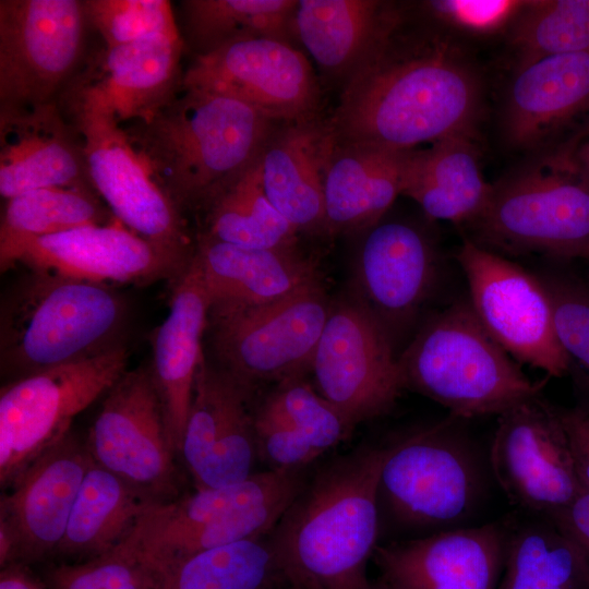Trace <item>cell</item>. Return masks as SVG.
Segmentation results:
<instances>
[{
    "label": "cell",
    "mask_w": 589,
    "mask_h": 589,
    "mask_svg": "<svg viewBox=\"0 0 589 589\" xmlns=\"http://www.w3.org/2000/svg\"><path fill=\"white\" fill-rule=\"evenodd\" d=\"M125 346L3 384L0 390V485L10 489L71 429L74 418L127 371Z\"/></svg>",
    "instance_id": "cell-11"
},
{
    "label": "cell",
    "mask_w": 589,
    "mask_h": 589,
    "mask_svg": "<svg viewBox=\"0 0 589 589\" xmlns=\"http://www.w3.org/2000/svg\"><path fill=\"white\" fill-rule=\"evenodd\" d=\"M412 151L338 142L324 181L325 229H370L402 194Z\"/></svg>",
    "instance_id": "cell-28"
},
{
    "label": "cell",
    "mask_w": 589,
    "mask_h": 589,
    "mask_svg": "<svg viewBox=\"0 0 589 589\" xmlns=\"http://www.w3.org/2000/svg\"><path fill=\"white\" fill-rule=\"evenodd\" d=\"M492 192L479 166L474 135L457 134L412 151L402 195L432 219L468 225Z\"/></svg>",
    "instance_id": "cell-31"
},
{
    "label": "cell",
    "mask_w": 589,
    "mask_h": 589,
    "mask_svg": "<svg viewBox=\"0 0 589 589\" xmlns=\"http://www.w3.org/2000/svg\"><path fill=\"white\" fill-rule=\"evenodd\" d=\"M103 398L86 435L93 461L154 503L179 497L180 457L149 365L125 371Z\"/></svg>",
    "instance_id": "cell-12"
},
{
    "label": "cell",
    "mask_w": 589,
    "mask_h": 589,
    "mask_svg": "<svg viewBox=\"0 0 589 589\" xmlns=\"http://www.w3.org/2000/svg\"><path fill=\"white\" fill-rule=\"evenodd\" d=\"M305 471L266 470L154 504L140 522L146 557L164 574L193 554L269 533L305 484Z\"/></svg>",
    "instance_id": "cell-7"
},
{
    "label": "cell",
    "mask_w": 589,
    "mask_h": 589,
    "mask_svg": "<svg viewBox=\"0 0 589 589\" xmlns=\"http://www.w3.org/2000/svg\"><path fill=\"white\" fill-rule=\"evenodd\" d=\"M64 100L68 120L82 140L94 191L119 221L154 245L181 275L194 254L181 211L155 181L113 116L72 96Z\"/></svg>",
    "instance_id": "cell-8"
},
{
    "label": "cell",
    "mask_w": 589,
    "mask_h": 589,
    "mask_svg": "<svg viewBox=\"0 0 589 589\" xmlns=\"http://www.w3.org/2000/svg\"><path fill=\"white\" fill-rule=\"evenodd\" d=\"M298 1L294 0H188L182 2L185 32L204 55L228 43L267 37L289 43Z\"/></svg>",
    "instance_id": "cell-36"
},
{
    "label": "cell",
    "mask_w": 589,
    "mask_h": 589,
    "mask_svg": "<svg viewBox=\"0 0 589 589\" xmlns=\"http://www.w3.org/2000/svg\"><path fill=\"white\" fill-rule=\"evenodd\" d=\"M182 50L179 31L106 47L67 95L110 113L119 123L145 120L181 89Z\"/></svg>",
    "instance_id": "cell-22"
},
{
    "label": "cell",
    "mask_w": 589,
    "mask_h": 589,
    "mask_svg": "<svg viewBox=\"0 0 589 589\" xmlns=\"http://www.w3.org/2000/svg\"><path fill=\"white\" fill-rule=\"evenodd\" d=\"M285 580L265 537L206 550L172 565L157 589H272Z\"/></svg>",
    "instance_id": "cell-37"
},
{
    "label": "cell",
    "mask_w": 589,
    "mask_h": 589,
    "mask_svg": "<svg viewBox=\"0 0 589 589\" xmlns=\"http://www.w3.org/2000/svg\"><path fill=\"white\" fill-rule=\"evenodd\" d=\"M397 28L347 80L328 121L337 141L405 152L474 135L482 91L470 59L447 36Z\"/></svg>",
    "instance_id": "cell-1"
},
{
    "label": "cell",
    "mask_w": 589,
    "mask_h": 589,
    "mask_svg": "<svg viewBox=\"0 0 589 589\" xmlns=\"http://www.w3.org/2000/svg\"><path fill=\"white\" fill-rule=\"evenodd\" d=\"M527 3L521 0H432L425 5L436 19L453 27L490 35L509 28Z\"/></svg>",
    "instance_id": "cell-44"
},
{
    "label": "cell",
    "mask_w": 589,
    "mask_h": 589,
    "mask_svg": "<svg viewBox=\"0 0 589 589\" xmlns=\"http://www.w3.org/2000/svg\"><path fill=\"white\" fill-rule=\"evenodd\" d=\"M337 137L313 117L275 128L262 153L265 193L299 230L325 229L324 181Z\"/></svg>",
    "instance_id": "cell-27"
},
{
    "label": "cell",
    "mask_w": 589,
    "mask_h": 589,
    "mask_svg": "<svg viewBox=\"0 0 589 589\" xmlns=\"http://www.w3.org/2000/svg\"><path fill=\"white\" fill-rule=\"evenodd\" d=\"M398 23L381 1L299 0L293 29L323 70L349 79Z\"/></svg>",
    "instance_id": "cell-30"
},
{
    "label": "cell",
    "mask_w": 589,
    "mask_h": 589,
    "mask_svg": "<svg viewBox=\"0 0 589 589\" xmlns=\"http://www.w3.org/2000/svg\"><path fill=\"white\" fill-rule=\"evenodd\" d=\"M330 306L318 278L261 305H211L207 326L220 368L250 388L301 376Z\"/></svg>",
    "instance_id": "cell-9"
},
{
    "label": "cell",
    "mask_w": 589,
    "mask_h": 589,
    "mask_svg": "<svg viewBox=\"0 0 589 589\" xmlns=\"http://www.w3.org/2000/svg\"><path fill=\"white\" fill-rule=\"evenodd\" d=\"M19 264L31 271L95 284H146L180 274L142 237L116 217L46 236L25 247ZM109 286V285H108Z\"/></svg>",
    "instance_id": "cell-23"
},
{
    "label": "cell",
    "mask_w": 589,
    "mask_h": 589,
    "mask_svg": "<svg viewBox=\"0 0 589 589\" xmlns=\"http://www.w3.org/2000/svg\"><path fill=\"white\" fill-rule=\"evenodd\" d=\"M154 504L157 503L93 461L52 560L80 563L109 551L134 530Z\"/></svg>",
    "instance_id": "cell-32"
},
{
    "label": "cell",
    "mask_w": 589,
    "mask_h": 589,
    "mask_svg": "<svg viewBox=\"0 0 589 589\" xmlns=\"http://www.w3.org/2000/svg\"><path fill=\"white\" fill-rule=\"evenodd\" d=\"M550 518L589 558V490L584 489L567 507Z\"/></svg>",
    "instance_id": "cell-46"
},
{
    "label": "cell",
    "mask_w": 589,
    "mask_h": 589,
    "mask_svg": "<svg viewBox=\"0 0 589 589\" xmlns=\"http://www.w3.org/2000/svg\"><path fill=\"white\" fill-rule=\"evenodd\" d=\"M92 464L86 436L72 428L1 496V567L52 560Z\"/></svg>",
    "instance_id": "cell-17"
},
{
    "label": "cell",
    "mask_w": 589,
    "mask_h": 589,
    "mask_svg": "<svg viewBox=\"0 0 589 589\" xmlns=\"http://www.w3.org/2000/svg\"><path fill=\"white\" fill-rule=\"evenodd\" d=\"M574 157L581 179L589 187V131L575 151Z\"/></svg>",
    "instance_id": "cell-48"
},
{
    "label": "cell",
    "mask_w": 589,
    "mask_h": 589,
    "mask_svg": "<svg viewBox=\"0 0 589 589\" xmlns=\"http://www.w3.org/2000/svg\"><path fill=\"white\" fill-rule=\"evenodd\" d=\"M369 589H395L390 585H388L385 580L382 578L377 581H371Z\"/></svg>",
    "instance_id": "cell-49"
},
{
    "label": "cell",
    "mask_w": 589,
    "mask_h": 589,
    "mask_svg": "<svg viewBox=\"0 0 589 589\" xmlns=\"http://www.w3.org/2000/svg\"><path fill=\"white\" fill-rule=\"evenodd\" d=\"M440 272L435 242L414 224L387 220L368 229L357 257L358 296L393 345L432 297Z\"/></svg>",
    "instance_id": "cell-20"
},
{
    "label": "cell",
    "mask_w": 589,
    "mask_h": 589,
    "mask_svg": "<svg viewBox=\"0 0 589 589\" xmlns=\"http://www.w3.org/2000/svg\"><path fill=\"white\" fill-rule=\"evenodd\" d=\"M257 457L272 470L305 468L322 455L278 412L263 405L254 416Z\"/></svg>",
    "instance_id": "cell-43"
},
{
    "label": "cell",
    "mask_w": 589,
    "mask_h": 589,
    "mask_svg": "<svg viewBox=\"0 0 589 589\" xmlns=\"http://www.w3.org/2000/svg\"><path fill=\"white\" fill-rule=\"evenodd\" d=\"M300 589H321V588L315 585H304Z\"/></svg>",
    "instance_id": "cell-50"
},
{
    "label": "cell",
    "mask_w": 589,
    "mask_h": 589,
    "mask_svg": "<svg viewBox=\"0 0 589 589\" xmlns=\"http://www.w3.org/2000/svg\"><path fill=\"white\" fill-rule=\"evenodd\" d=\"M450 418L387 446L380 494L393 517L406 526L458 528L478 505L482 469Z\"/></svg>",
    "instance_id": "cell-10"
},
{
    "label": "cell",
    "mask_w": 589,
    "mask_h": 589,
    "mask_svg": "<svg viewBox=\"0 0 589 589\" xmlns=\"http://www.w3.org/2000/svg\"><path fill=\"white\" fill-rule=\"evenodd\" d=\"M508 536L500 522L458 527L377 545L373 558L395 589H497Z\"/></svg>",
    "instance_id": "cell-21"
},
{
    "label": "cell",
    "mask_w": 589,
    "mask_h": 589,
    "mask_svg": "<svg viewBox=\"0 0 589 589\" xmlns=\"http://www.w3.org/2000/svg\"><path fill=\"white\" fill-rule=\"evenodd\" d=\"M181 92L147 119L123 129L182 213L249 167L276 122L235 97L190 87Z\"/></svg>",
    "instance_id": "cell-3"
},
{
    "label": "cell",
    "mask_w": 589,
    "mask_h": 589,
    "mask_svg": "<svg viewBox=\"0 0 589 589\" xmlns=\"http://www.w3.org/2000/svg\"><path fill=\"white\" fill-rule=\"evenodd\" d=\"M553 309L557 339L570 359L589 374V286L560 277H540Z\"/></svg>",
    "instance_id": "cell-42"
},
{
    "label": "cell",
    "mask_w": 589,
    "mask_h": 589,
    "mask_svg": "<svg viewBox=\"0 0 589 589\" xmlns=\"http://www.w3.org/2000/svg\"><path fill=\"white\" fill-rule=\"evenodd\" d=\"M181 87L235 97L275 122L312 118L318 100L305 56L267 37L238 39L195 56Z\"/></svg>",
    "instance_id": "cell-18"
},
{
    "label": "cell",
    "mask_w": 589,
    "mask_h": 589,
    "mask_svg": "<svg viewBox=\"0 0 589 589\" xmlns=\"http://www.w3.org/2000/svg\"><path fill=\"white\" fill-rule=\"evenodd\" d=\"M574 153L562 146L492 185L484 208L466 225V239L503 256L589 260V187Z\"/></svg>",
    "instance_id": "cell-6"
},
{
    "label": "cell",
    "mask_w": 589,
    "mask_h": 589,
    "mask_svg": "<svg viewBox=\"0 0 589 589\" xmlns=\"http://www.w3.org/2000/svg\"><path fill=\"white\" fill-rule=\"evenodd\" d=\"M490 465L510 503L549 517L585 489L561 411L540 394L498 416Z\"/></svg>",
    "instance_id": "cell-16"
},
{
    "label": "cell",
    "mask_w": 589,
    "mask_h": 589,
    "mask_svg": "<svg viewBox=\"0 0 589 589\" xmlns=\"http://www.w3.org/2000/svg\"><path fill=\"white\" fill-rule=\"evenodd\" d=\"M71 187L92 188L80 133L57 101L0 108L1 196Z\"/></svg>",
    "instance_id": "cell-24"
},
{
    "label": "cell",
    "mask_w": 589,
    "mask_h": 589,
    "mask_svg": "<svg viewBox=\"0 0 589 589\" xmlns=\"http://www.w3.org/2000/svg\"><path fill=\"white\" fill-rule=\"evenodd\" d=\"M497 589H589V558L554 524L509 531Z\"/></svg>",
    "instance_id": "cell-35"
},
{
    "label": "cell",
    "mask_w": 589,
    "mask_h": 589,
    "mask_svg": "<svg viewBox=\"0 0 589 589\" xmlns=\"http://www.w3.org/2000/svg\"><path fill=\"white\" fill-rule=\"evenodd\" d=\"M172 285L169 312L153 335L149 369L164 407L170 440L180 457L196 372L205 358L202 339L211 308L194 254Z\"/></svg>",
    "instance_id": "cell-26"
},
{
    "label": "cell",
    "mask_w": 589,
    "mask_h": 589,
    "mask_svg": "<svg viewBox=\"0 0 589 589\" xmlns=\"http://www.w3.org/2000/svg\"><path fill=\"white\" fill-rule=\"evenodd\" d=\"M115 218L93 188H44L7 200L0 224V269L16 264L32 241L86 225Z\"/></svg>",
    "instance_id": "cell-34"
},
{
    "label": "cell",
    "mask_w": 589,
    "mask_h": 589,
    "mask_svg": "<svg viewBox=\"0 0 589 589\" xmlns=\"http://www.w3.org/2000/svg\"><path fill=\"white\" fill-rule=\"evenodd\" d=\"M264 404L278 412L321 454L348 438L354 429L301 376L280 382Z\"/></svg>",
    "instance_id": "cell-40"
},
{
    "label": "cell",
    "mask_w": 589,
    "mask_h": 589,
    "mask_svg": "<svg viewBox=\"0 0 589 589\" xmlns=\"http://www.w3.org/2000/svg\"><path fill=\"white\" fill-rule=\"evenodd\" d=\"M250 392L232 374L202 360L180 453L195 489L228 485L253 474L257 450Z\"/></svg>",
    "instance_id": "cell-19"
},
{
    "label": "cell",
    "mask_w": 589,
    "mask_h": 589,
    "mask_svg": "<svg viewBox=\"0 0 589 589\" xmlns=\"http://www.w3.org/2000/svg\"><path fill=\"white\" fill-rule=\"evenodd\" d=\"M387 446H360L321 468L268 533L284 579L300 589H369Z\"/></svg>",
    "instance_id": "cell-2"
},
{
    "label": "cell",
    "mask_w": 589,
    "mask_h": 589,
    "mask_svg": "<svg viewBox=\"0 0 589 589\" xmlns=\"http://www.w3.org/2000/svg\"><path fill=\"white\" fill-rule=\"evenodd\" d=\"M311 369L352 428L387 413L404 389L394 345L359 296L332 304Z\"/></svg>",
    "instance_id": "cell-14"
},
{
    "label": "cell",
    "mask_w": 589,
    "mask_h": 589,
    "mask_svg": "<svg viewBox=\"0 0 589 589\" xmlns=\"http://www.w3.org/2000/svg\"><path fill=\"white\" fill-rule=\"evenodd\" d=\"M0 589H49L32 566L13 563L1 567Z\"/></svg>",
    "instance_id": "cell-47"
},
{
    "label": "cell",
    "mask_w": 589,
    "mask_h": 589,
    "mask_svg": "<svg viewBox=\"0 0 589 589\" xmlns=\"http://www.w3.org/2000/svg\"><path fill=\"white\" fill-rule=\"evenodd\" d=\"M140 522L109 551L80 563L48 564L40 576L49 589H157L164 573L142 550Z\"/></svg>",
    "instance_id": "cell-39"
},
{
    "label": "cell",
    "mask_w": 589,
    "mask_h": 589,
    "mask_svg": "<svg viewBox=\"0 0 589 589\" xmlns=\"http://www.w3.org/2000/svg\"><path fill=\"white\" fill-rule=\"evenodd\" d=\"M456 260L474 314L503 349L551 376L566 374L572 362L557 339L541 278L469 239L458 248Z\"/></svg>",
    "instance_id": "cell-13"
},
{
    "label": "cell",
    "mask_w": 589,
    "mask_h": 589,
    "mask_svg": "<svg viewBox=\"0 0 589 589\" xmlns=\"http://www.w3.org/2000/svg\"><path fill=\"white\" fill-rule=\"evenodd\" d=\"M87 22L106 47L132 43L155 33L179 31L166 0H84Z\"/></svg>",
    "instance_id": "cell-41"
},
{
    "label": "cell",
    "mask_w": 589,
    "mask_h": 589,
    "mask_svg": "<svg viewBox=\"0 0 589 589\" xmlns=\"http://www.w3.org/2000/svg\"><path fill=\"white\" fill-rule=\"evenodd\" d=\"M206 230L214 240L253 249H292L298 229L267 197L260 156L200 204Z\"/></svg>",
    "instance_id": "cell-33"
},
{
    "label": "cell",
    "mask_w": 589,
    "mask_h": 589,
    "mask_svg": "<svg viewBox=\"0 0 589 589\" xmlns=\"http://www.w3.org/2000/svg\"><path fill=\"white\" fill-rule=\"evenodd\" d=\"M576 470L589 490V414L582 410L561 411Z\"/></svg>",
    "instance_id": "cell-45"
},
{
    "label": "cell",
    "mask_w": 589,
    "mask_h": 589,
    "mask_svg": "<svg viewBox=\"0 0 589 589\" xmlns=\"http://www.w3.org/2000/svg\"><path fill=\"white\" fill-rule=\"evenodd\" d=\"M79 0L0 1V108L55 103L82 53Z\"/></svg>",
    "instance_id": "cell-15"
},
{
    "label": "cell",
    "mask_w": 589,
    "mask_h": 589,
    "mask_svg": "<svg viewBox=\"0 0 589 589\" xmlns=\"http://www.w3.org/2000/svg\"><path fill=\"white\" fill-rule=\"evenodd\" d=\"M589 52L545 57L517 67L503 115L508 143L541 146L573 127L588 133Z\"/></svg>",
    "instance_id": "cell-25"
},
{
    "label": "cell",
    "mask_w": 589,
    "mask_h": 589,
    "mask_svg": "<svg viewBox=\"0 0 589 589\" xmlns=\"http://www.w3.org/2000/svg\"><path fill=\"white\" fill-rule=\"evenodd\" d=\"M127 315L108 285L31 271L2 301L3 384L124 346Z\"/></svg>",
    "instance_id": "cell-4"
},
{
    "label": "cell",
    "mask_w": 589,
    "mask_h": 589,
    "mask_svg": "<svg viewBox=\"0 0 589 589\" xmlns=\"http://www.w3.org/2000/svg\"><path fill=\"white\" fill-rule=\"evenodd\" d=\"M200 264L211 305H261L318 278L313 264L292 249H253L199 236Z\"/></svg>",
    "instance_id": "cell-29"
},
{
    "label": "cell",
    "mask_w": 589,
    "mask_h": 589,
    "mask_svg": "<svg viewBox=\"0 0 589 589\" xmlns=\"http://www.w3.org/2000/svg\"><path fill=\"white\" fill-rule=\"evenodd\" d=\"M397 362L404 388L438 402L456 419L500 416L543 386L489 334L469 301L425 321Z\"/></svg>",
    "instance_id": "cell-5"
},
{
    "label": "cell",
    "mask_w": 589,
    "mask_h": 589,
    "mask_svg": "<svg viewBox=\"0 0 589 589\" xmlns=\"http://www.w3.org/2000/svg\"><path fill=\"white\" fill-rule=\"evenodd\" d=\"M509 39L518 67L589 52V0H529L509 27Z\"/></svg>",
    "instance_id": "cell-38"
}]
</instances>
